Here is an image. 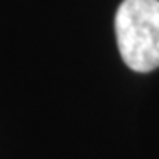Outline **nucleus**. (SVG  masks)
Wrapping results in <instances>:
<instances>
[{
    "mask_svg": "<svg viewBox=\"0 0 159 159\" xmlns=\"http://www.w3.org/2000/svg\"><path fill=\"white\" fill-rule=\"evenodd\" d=\"M117 44L136 73L159 67V0H124L115 14Z\"/></svg>",
    "mask_w": 159,
    "mask_h": 159,
    "instance_id": "nucleus-1",
    "label": "nucleus"
}]
</instances>
